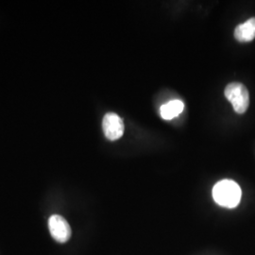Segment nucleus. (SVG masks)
Returning <instances> with one entry per match:
<instances>
[{
  "label": "nucleus",
  "instance_id": "6",
  "mask_svg": "<svg viewBox=\"0 0 255 255\" xmlns=\"http://www.w3.org/2000/svg\"><path fill=\"white\" fill-rule=\"evenodd\" d=\"M183 108H184V104L182 101H178V100L171 101L161 107L160 113L163 119L170 120L178 117L183 111Z\"/></svg>",
  "mask_w": 255,
  "mask_h": 255
},
{
  "label": "nucleus",
  "instance_id": "2",
  "mask_svg": "<svg viewBox=\"0 0 255 255\" xmlns=\"http://www.w3.org/2000/svg\"><path fill=\"white\" fill-rule=\"evenodd\" d=\"M225 97L237 114H244L250 105V95L245 85L232 82L225 88Z\"/></svg>",
  "mask_w": 255,
  "mask_h": 255
},
{
  "label": "nucleus",
  "instance_id": "4",
  "mask_svg": "<svg viewBox=\"0 0 255 255\" xmlns=\"http://www.w3.org/2000/svg\"><path fill=\"white\" fill-rule=\"evenodd\" d=\"M102 128L105 136L111 141L118 140L124 133V123L119 115L115 113H108L104 116L102 121Z\"/></svg>",
  "mask_w": 255,
  "mask_h": 255
},
{
  "label": "nucleus",
  "instance_id": "5",
  "mask_svg": "<svg viewBox=\"0 0 255 255\" xmlns=\"http://www.w3.org/2000/svg\"><path fill=\"white\" fill-rule=\"evenodd\" d=\"M235 37L239 42H251L255 38V17L238 25L235 30Z\"/></svg>",
  "mask_w": 255,
  "mask_h": 255
},
{
  "label": "nucleus",
  "instance_id": "1",
  "mask_svg": "<svg viewBox=\"0 0 255 255\" xmlns=\"http://www.w3.org/2000/svg\"><path fill=\"white\" fill-rule=\"evenodd\" d=\"M241 189L237 182L223 180L218 182L213 188V198L220 206L235 208L241 200Z\"/></svg>",
  "mask_w": 255,
  "mask_h": 255
},
{
  "label": "nucleus",
  "instance_id": "3",
  "mask_svg": "<svg viewBox=\"0 0 255 255\" xmlns=\"http://www.w3.org/2000/svg\"><path fill=\"white\" fill-rule=\"evenodd\" d=\"M48 229L51 237L59 243L67 242L71 237V228L62 216H51L48 219Z\"/></svg>",
  "mask_w": 255,
  "mask_h": 255
}]
</instances>
